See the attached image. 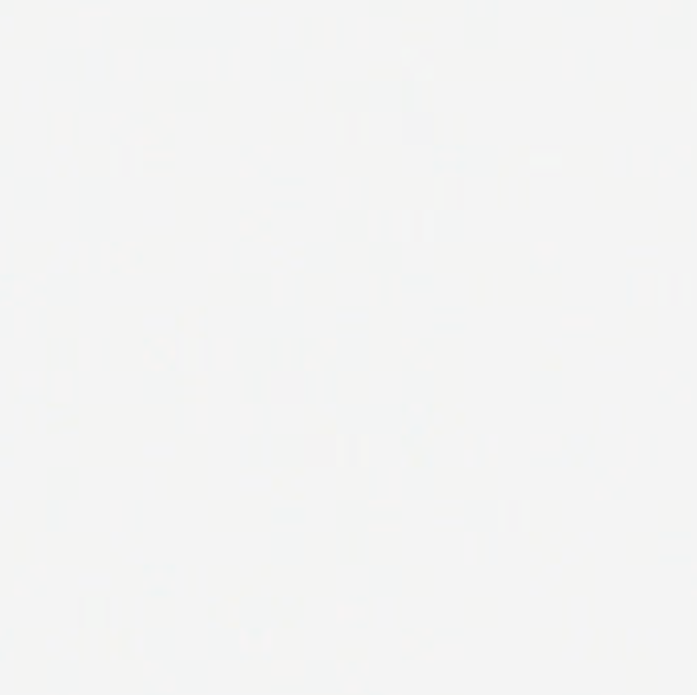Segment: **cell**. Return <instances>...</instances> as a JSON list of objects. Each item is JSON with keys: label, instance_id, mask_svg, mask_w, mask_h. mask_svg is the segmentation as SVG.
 I'll return each mask as SVG.
<instances>
[{"label": "cell", "instance_id": "1", "mask_svg": "<svg viewBox=\"0 0 697 695\" xmlns=\"http://www.w3.org/2000/svg\"><path fill=\"white\" fill-rule=\"evenodd\" d=\"M681 292H685V302H689V275H683V280H681Z\"/></svg>", "mask_w": 697, "mask_h": 695}, {"label": "cell", "instance_id": "2", "mask_svg": "<svg viewBox=\"0 0 697 695\" xmlns=\"http://www.w3.org/2000/svg\"><path fill=\"white\" fill-rule=\"evenodd\" d=\"M694 692H697V660H694Z\"/></svg>", "mask_w": 697, "mask_h": 695}]
</instances>
